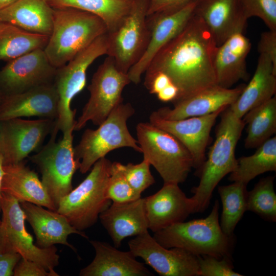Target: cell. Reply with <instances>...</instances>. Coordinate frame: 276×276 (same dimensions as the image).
<instances>
[{"instance_id": "obj_1", "label": "cell", "mask_w": 276, "mask_h": 276, "mask_svg": "<svg viewBox=\"0 0 276 276\" xmlns=\"http://www.w3.org/2000/svg\"><path fill=\"white\" fill-rule=\"evenodd\" d=\"M217 47L202 19L194 13L182 30L155 55L144 73V83L156 73L166 74L178 89L173 102L216 85L213 59Z\"/></svg>"}, {"instance_id": "obj_2", "label": "cell", "mask_w": 276, "mask_h": 276, "mask_svg": "<svg viewBox=\"0 0 276 276\" xmlns=\"http://www.w3.org/2000/svg\"><path fill=\"white\" fill-rule=\"evenodd\" d=\"M216 137L208 158L198 169V185L192 189L190 197L193 213H202L209 206L213 192L221 179L236 168L235 149L245 123L237 117L229 106L221 112Z\"/></svg>"}, {"instance_id": "obj_3", "label": "cell", "mask_w": 276, "mask_h": 276, "mask_svg": "<svg viewBox=\"0 0 276 276\" xmlns=\"http://www.w3.org/2000/svg\"><path fill=\"white\" fill-rule=\"evenodd\" d=\"M53 8V29L44 51L57 68L108 30L104 22L92 13L70 7Z\"/></svg>"}, {"instance_id": "obj_4", "label": "cell", "mask_w": 276, "mask_h": 276, "mask_svg": "<svg viewBox=\"0 0 276 276\" xmlns=\"http://www.w3.org/2000/svg\"><path fill=\"white\" fill-rule=\"evenodd\" d=\"M219 209L216 200L206 217L173 224L154 233L153 238L165 247L180 248L197 256L231 258L233 236L222 232Z\"/></svg>"}, {"instance_id": "obj_5", "label": "cell", "mask_w": 276, "mask_h": 276, "mask_svg": "<svg viewBox=\"0 0 276 276\" xmlns=\"http://www.w3.org/2000/svg\"><path fill=\"white\" fill-rule=\"evenodd\" d=\"M135 112L130 103H121L96 129H86L74 147L76 159L82 174L88 172L99 159L115 149L129 147L141 153L136 139L129 132L127 121Z\"/></svg>"}, {"instance_id": "obj_6", "label": "cell", "mask_w": 276, "mask_h": 276, "mask_svg": "<svg viewBox=\"0 0 276 276\" xmlns=\"http://www.w3.org/2000/svg\"><path fill=\"white\" fill-rule=\"evenodd\" d=\"M112 163L105 157L97 161L86 177L59 203L56 211L76 229L83 232L94 225L111 204L106 189Z\"/></svg>"}, {"instance_id": "obj_7", "label": "cell", "mask_w": 276, "mask_h": 276, "mask_svg": "<svg viewBox=\"0 0 276 276\" xmlns=\"http://www.w3.org/2000/svg\"><path fill=\"white\" fill-rule=\"evenodd\" d=\"M136 131L143 159L153 166L164 183L183 182L193 168L192 156L184 145L149 122L139 123Z\"/></svg>"}, {"instance_id": "obj_8", "label": "cell", "mask_w": 276, "mask_h": 276, "mask_svg": "<svg viewBox=\"0 0 276 276\" xmlns=\"http://www.w3.org/2000/svg\"><path fill=\"white\" fill-rule=\"evenodd\" d=\"M108 48L107 32L97 38L65 65L57 68L53 83L58 95L59 102L55 131H61L63 135L73 133L76 110L72 109L71 102L85 87L86 72L89 66L98 57L107 55Z\"/></svg>"}, {"instance_id": "obj_9", "label": "cell", "mask_w": 276, "mask_h": 276, "mask_svg": "<svg viewBox=\"0 0 276 276\" xmlns=\"http://www.w3.org/2000/svg\"><path fill=\"white\" fill-rule=\"evenodd\" d=\"M1 206L0 253H19L22 258L38 263L47 270L55 271L59 263L57 248L54 245L40 248L33 243V236L26 228V216L19 201L2 192Z\"/></svg>"}, {"instance_id": "obj_10", "label": "cell", "mask_w": 276, "mask_h": 276, "mask_svg": "<svg viewBox=\"0 0 276 276\" xmlns=\"http://www.w3.org/2000/svg\"><path fill=\"white\" fill-rule=\"evenodd\" d=\"M57 134L52 131L48 143L29 157L38 167L41 181L56 210L61 199L73 190V177L80 166L74 156L73 133L56 142Z\"/></svg>"}, {"instance_id": "obj_11", "label": "cell", "mask_w": 276, "mask_h": 276, "mask_svg": "<svg viewBox=\"0 0 276 276\" xmlns=\"http://www.w3.org/2000/svg\"><path fill=\"white\" fill-rule=\"evenodd\" d=\"M130 83L128 73L120 70L113 58L107 56L93 75L87 88L89 98L76 121L74 130H80L89 121L100 125L123 102V90Z\"/></svg>"}, {"instance_id": "obj_12", "label": "cell", "mask_w": 276, "mask_h": 276, "mask_svg": "<svg viewBox=\"0 0 276 276\" xmlns=\"http://www.w3.org/2000/svg\"><path fill=\"white\" fill-rule=\"evenodd\" d=\"M149 0H133L131 9L119 27L108 33L107 56L117 67L128 73L141 58L149 40L147 22Z\"/></svg>"}, {"instance_id": "obj_13", "label": "cell", "mask_w": 276, "mask_h": 276, "mask_svg": "<svg viewBox=\"0 0 276 276\" xmlns=\"http://www.w3.org/2000/svg\"><path fill=\"white\" fill-rule=\"evenodd\" d=\"M55 124V120L42 118L0 121V153L3 165L21 162L38 150Z\"/></svg>"}, {"instance_id": "obj_14", "label": "cell", "mask_w": 276, "mask_h": 276, "mask_svg": "<svg viewBox=\"0 0 276 276\" xmlns=\"http://www.w3.org/2000/svg\"><path fill=\"white\" fill-rule=\"evenodd\" d=\"M197 2L192 0L180 6L147 15L149 40L140 60L128 72L131 82L137 84L141 82L142 75L155 55L182 30L192 17Z\"/></svg>"}, {"instance_id": "obj_15", "label": "cell", "mask_w": 276, "mask_h": 276, "mask_svg": "<svg viewBox=\"0 0 276 276\" xmlns=\"http://www.w3.org/2000/svg\"><path fill=\"white\" fill-rule=\"evenodd\" d=\"M129 251L161 276H199L198 256L180 248H166L146 232L128 243Z\"/></svg>"}, {"instance_id": "obj_16", "label": "cell", "mask_w": 276, "mask_h": 276, "mask_svg": "<svg viewBox=\"0 0 276 276\" xmlns=\"http://www.w3.org/2000/svg\"><path fill=\"white\" fill-rule=\"evenodd\" d=\"M56 70L44 49L34 50L7 62L0 70V90L4 96L53 83Z\"/></svg>"}, {"instance_id": "obj_17", "label": "cell", "mask_w": 276, "mask_h": 276, "mask_svg": "<svg viewBox=\"0 0 276 276\" xmlns=\"http://www.w3.org/2000/svg\"><path fill=\"white\" fill-rule=\"evenodd\" d=\"M227 107L206 115L177 120L164 119L154 111L150 115L149 122L178 139L190 152L193 168L198 170L206 159L205 152L211 140L212 128L218 117Z\"/></svg>"}, {"instance_id": "obj_18", "label": "cell", "mask_w": 276, "mask_h": 276, "mask_svg": "<svg viewBox=\"0 0 276 276\" xmlns=\"http://www.w3.org/2000/svg\"><path fill=\"white\" fill-rule=\"evenodd\" d=\"M58 102L53 83L4 96L0 102V121L31 117L56 120Z\"/></svg>"}, {"instance_id": "obj_19", "label": "cell", "mask_w": 276, "mask_h": 276, "mask_svg": "<svg viewBox=\"0 0 276 276\" xmlns=\"http://www.w3.org/2000/svg\"><path fill=\"white\" fill-rule=\"evenodd\" d=\"M245 85L241 84L234 88L212 85L173 102L172 108L164 107L155 112L161 118L169 120L206 115L232 105Z\"/></svg>"}, {"instance_id": "obj_20", "label": "cell", "mask_w": 276, "mask_h": 276, "mask_svg": "<svg viewBox=\"0 0 276 276\" xmlns=\"http://www.w3.org/2000/svg\"><path fill=\"white\" fill-rule=\"evenodd\" d=\"M148 228L156 232L184 221L193 213L191 199L177 183H164L156 193L145 198Z\"/></svg>"}, {"instance_id": "obj_21", "label": "cell", "mask_w": 276, "mask_h": 276, "mask_svg": "<svg viewBox=\"0 0 276 276\" xmlns=\"http://www.w3.org/2000/svg\"><path fill=\"white\" fill-rule=\"evenodd\" d=\"M194 14L199 17L217 46L237 32H243L247 19L240 0H197Z\"/></svg>"}, {"instance_id": "obj_22", "label": "cell", "mask_w": 276, "mask_h": 276, "mask_svg": "<svg viewBox=\"0 0 276 276\" xmlns=\"http://www.w3.org/2000/svg\"><path fill=\"white\" fill-rule=\"evenodd\" d=\"M26 220L30 223L36 236V244L40 248H48L60 244L76 251L67 241L71 234H77L88 239L84 232L76 229L62 214L43 206L28 202L20 203Z\"/></svg>"}, {"instance_id": "obj_23", "label": "cell", "mask_w": 276, "mask_h": 276, "mask_svg": "<svg viewBox=\"0 0 276 276\" xmlns=\"http://www.w3.org/2000/svg\"><path fill=\"white\" fill-rule=\"evenodd\" d=\"M99 218L117 248L125 238L148 232L145 198L126 203L113 202Z\"/></svg>"}, {"instance_id": "obj_24", "label": "cell", "mask_w": 276, "mask_h": 276, "mask_svg": "<svg viewBox=\"0 0 276 276\" xmlns=\"http://www.w3.org/2000/svg\"><path fill=\"white\" fill-rule=\"evenodd\" d=\"M251 49L243 32H237L216 49L213 67L217 85L230 88L240 80H247L246 59Z\"/></svg>"}, {"instance_id": "obj_25", "label": "cell", "mask_w": 276, "mask_h": 276, "mask_svg": "<svg viewBox=\"0 0 276 276\" xmlns=\"http://www.w3.org/2000/svg\"><path fill=\"white\" fill-rule=\"evenodd\" d=\"M90 243L95 249L92 262L82 268L80 276H151L153 273L143 263L139 262L129 250L123 251L115 246L97 240Z\"/></svg>"}, {"instance_id": "obj_26", "label": "cell", "mask_w": 276, "mask_h": 276, "mask_svg": "<svg viewBox=\"0 0 276 276\" xmlns=\"http://www.w3.org/2000/svg\"><path fill=\"white\" fill-rule=\"evenodd\" d=\"M1 191L15 197L19 203L28 202L56 211V208L37 173L24 160L3 166Z\"/></svg>"}, {"instance_id": "obj_27", "label": "cell", "mask_w": 276, "mask_h": 276, "mask_svg": "<svg viewBox=\"0 0 276 276\" xmlns=\"http://www.w3.org/2000/svg\"><path fill=\"white\" fill-rule=\"evenodd\" d=\"M0 22L28 32L50 36L53 29V8L47 0H16L0 10Z\"/></svg>"}, {"instance_id": "obj_28", "label": "cell", "mask_w": 276, "mask_h": 276, "mask_svg": "<svg viewBox=\"0 0 276 276\" xmlns=\"http://www.w3.org/2000/svg\"><path fill=\"white\" fill-rule=\"evenodd\" d=\"M276 91V72L269 57L260 54L255 72L236 100L229 107L242 119L250 110L274 97Z\"/></svg>"}, {"instance_id": "obj_29", "label": "cell", "mask_w": 276, "mask_h": 276, "mask_svg": "<svg viewBox=\"0 0 276 276\" xmlns=\"http://www.w3.org/2000/svg\"><path fill=\"white\" fill-rule=\"evenodd\" d=\"M52 8L70 7L100 17L108 33L114 31L129 12L133 0H47Z\"/></svg>"}, {"instance_id": "obj_30", "label": "cell", "mask_w": 276, "mask_h": 276, "mask_svg": "<svg viewBox=\"0 0 276 276\" xmlns=\"http://www.w3.org/2000/svg\"><path fill=\"white\" fill-rule=\"evenodd\" d=\"M49 36L32 33L0 22V61L8 62L37 49H44Z\"/></svg>"}, {"instance_id": "obj_31", "label": "cell", "mask_w": 276, "mask_h": 276, "mask_svg": "<svg viewBox=\"0 0 276 276\" xmlns=\"http://www.w3.org/2000/svg\"><path fill=\"white\" fill-rule=\"evenodd\" d=\"M257 148L253 154L237 159L236 167L228 177L231 181L247 185L261 174L276 171V137L269 138Z\"/></svg>"}, {"instance_id": "obj_32", "label": "cell", "mask_w": 276, "mask_h": 276, "mask_svg": "<svg viewBox=\"0 0 276 276\" xmlns=\"http://www.w3.org/2000/svg\"><path fill=\"white\" fill-rule=\"evenodd\" d=\"M243 120L247 125L245 147L257 148L276 132L275 97L250 110Z\"/></svg>"}, {"instance_id": "obj_33", "label": "cell", "mask_w": 276, "mask_h": 276, "mask_svg": "<svg viewBox=\"0 0 276 276\" xmlns=\"http://www.w3.org/2000/svg\"><path fill=\"white\" fill-rule=\"evenodd\" d=\"M247 184L240 182L219 186L218 192L222 205L219 221L222 232L233 236L235 227L247 211Z\"/></svg>"}, {"instance_id": "obj_34", "label": "cell", "mask_w": 276, "mask_h": 276, "mask_svg": "<svg viewBox=\"0 0 276 276\" xmlns=\"http://www.w3.org/2000/svg\"><path fill=\"white\" fill-rule=\"evenodd\" d=\"M273 176L261 179L247 192V211L252 212L266 221H276V194Z\"/></svg>"}, {"instance_id": "obj_35", "label": "cell", "mask_w": 276, "mask_h": 276, "mask_svg": "<svg viewBox=\"0 0 276 276\" xmlns=\"http://www.w3.org/2000/svg\"><path fill=\"white\" fill-rule=\"evenodd\" d=\"M107 199L113 203H122L141 197L130 186L118 168L117 162L112 163L111 170L106 189Z\"/></svg>"}, {"instance_id": "obj_36", "label": "cell", "mask_w": 276, "mask_h": 276, "mask_svg": "<svg viewBox=\"0 0 276 276\" xmlns=\"http://www.w3.org/2000/svg\"><path fill=\"white\" fill-rule=\"evenodd\" d=\"M117 164L128 183L140 195L155 182L150 170V164L145 159L137 164L123 165L119 162Z\"/></svg>"}, {"instance_id": "obj_37", "label": "cell", "mask_w": 276, "mask_h": 276, "mask_svg": "<svg viewBox=\"0 0 276 276\" xmlns=\"http://www.w3.org/2000/svg\"><path fill=\"white\" fill-rule=\"evenodd\" d=\"M245 16L260 18L269 30L276 31V0H240Z\"/></svg>"}, {"instance_id": "obj_38", "label": "cell", "mask_w": 276, "mask_h": 276, "mask_svg": "<svg viewBox=\"0 0 276 276\" xmlns=\"http://www.w3.org/2000/svg\"><path fill=\"white\" fill-rule=\"evenodd\" d=\"M199 276H242L234 271L231 257L198 256Z\"/></svg>"}, {"instance_id": "obj_39", "label": "cell", "mask_w": 276, "mask_h": 276, "mask_svg": "<svg viewBox=\"0 0 276 276\" xmlns=\"http://www.w3.org/2000/svg\"><path fill=\"white\" fill-rule=\"evenodd\" d=\"M14 276H59L55 271L47 270L38 263L21 257L16 265Z\"/></svg>"}, {"instance_id": "obj_40", "label": "cell", "mask_w": 276, "mask_h": 276, "mask_svg": "<svg viewBox=\"0 0 276 276\" xmlns=\"http://www.w3.org/2000/svg\"><path fill=\"white\" fill-rule=\"evenodd\" d=\"M258 50L260 54L266 55L269 57L276 72V31L269 30L261 34Z\"/></svg>"}, {"instance_id": "obj_41", "label": "cell", "mask_w": 276, "mask_h": 276, "mask_svg": "<svg viewBox=\"0 0 276 276\" xmlns=\"http://www.w3.org/2000/svg\"><path fill=\"white\" fill-rule=\"evenodd\" d=\"M21 257L17 252L0 253V276L13 275L14 268Z\"/></svg>"}, {"instance_id": "obj_42", "label": "cell", "mask_w": 276, "mask_h": 276, "mask_svg": "<svg viewBox=\"0 0 276 276\" xmlns=\"http://www.w3.org/2000/svg\"><path fill=\"white\" fill-rule=\"evenodd\" d=\"M192 0H149L147 15L175 8Z\"/></svg>"}, {"instance_id": "obj_43", "label": "cell", "mask_w": 276, "mask_h": 276, "mask_svg": "<svg viewBox=\"0 0 276 276\" xmlns=\"http://www.w3.org/2000/svg\"><path fill=\"white\" fill-rule=\"evenodd\" d=\"M178 89L171 83L156 95L158 99L163 102H173L177 98Z\"/></svg>"}, {"instance_id": "obj_44", "label": "cell", "mask_w": 276, "mask_h": 276, "mask_svg": "<svg viewBox=\"0 0 276 276\" xmlns=\"http://www.w3.org/2000/svg\"><path fill=\"white\" fill-rule=\"evenodd\" d=\"M3 158L1 154L0 153V213H1V186L2 179L4 175V170H3Z\"/></svg>"}, {"instance_id": "obj_45", "label": "cell", "mask_w": 276, "mask_h": 276, "mask_svg": "<svg viewBox=\"0 0 276 276\" xmlns=\"http://www.w3.org/2000/svg\"><path fill=\"white\" fill-rule=\"evenodd\" d=\"M16 0H0V10L6 8Z\"/></svg>"}, {"instance_id": "obj_46", "label": "cell", "mask_w": 276, "mask_h": 276, "mask_svg": "<svg viewBox=\"0 0 276 276\" xmlns=\"http://www.w3.org/2000/svg\"><path fill=\"white\" fill-rule=\"evenodd\" d=\"M3 97V94L0 90V102L2 101Z\"/></svg>"}, {"instance_id": "obj_47", "label": "cell", "mask_w": 276, "mask_h": 276, "mask_svg": "<svg viewBox=\"0 0 276 276\" xmlns=\"http://www.w3.org/2000/svg\"><path fill=\"white\" fill-rule=\"evenodd\" d=\"M1 220H0V225H1Z\"/></svg>"}]
</instances>
